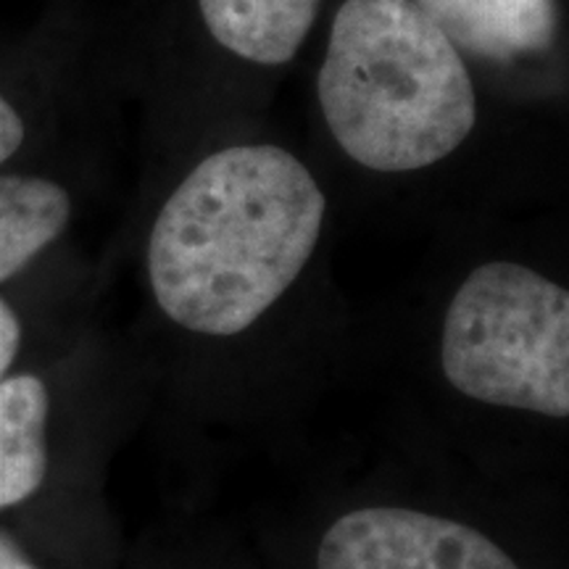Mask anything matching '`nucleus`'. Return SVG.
<instances>
[{
  "label": "nucleus",
  "instance_id": "obj_10",
  "mask_svg": "<svg viewBox=\"0 0 569 569\" xmlns=\"http://www.w3.org/2000/svg\"><path fill=\"white\" fill-rule=\"evenodd\" d=\"M21 343V327L13 309L6 301H0V380L9 372L13 356Z\"/></svg>",
  "mask_w": 569,
  "mask_h": 569
},
{
  "label": "nucleus",
  "instance_id": "obj_8",
  "mask_svg": "<svg viewBox=\"0 0 569 569\" xmlns=\"http://www.w3.org/2000/svg\"><path fill=\"white\" fill-rule=\"evenodd\" d=\"M69 217L71 201L61 184L40 177H0V282L51 246Z\"/></svg>",
  "mask_w": 569,
  "mask_h": 569
},
{
  "label": "nucleus",
  "instance_id": "obj_9",
  "mask_svg": "<svg viewBox=\"0 0 569 569\" xmlns=\"http://www.w3.org/2000/svg\"><path fill=\"white\" fill-rule=\"evenodd\" d=\"M24 142V122L17 109L0 96V163L9 161Z\"/></svg>",
  "mask_w": 569,
  "mask_h": 569
},
{
  "label": "nucleus",
  "instance_id": "obj_7",
  "mask_svg": "<svg viewBox=\"0 0 569 569\" xmlns=\"http://www.w3.org/2000/svg\"><path fill=\"white\" fill-rule=\"evenodd\" d=\"M48 390L32 375L0 380V509L17 507L48 472Z\"/></svg>",
  "mask_w": 569,
  "mask_h": 569
},
{
  "label": "nucleus",
  "instance_id": "obj_2",
  "mask_svg": "<svg viewBox=\"0 0 569 569\" xmlns=\"http://www.w3.org/2000/svg\"><path fill=\"white\" fill-rule=\"evenodd\" d=\"M317 90L332 138L375 172L432 167L478 122L465 61L415 0H343Z\"/></svg>",
  "mask_w": 569,
  "mask_h": 569
},
{
  "label": "nucleus",
  "instance_id": "obj_11",
  "mask_svg": "<svg viewBox=\"0 0 569 569\" xmlns=\"http://www.w3.org/2000/svg\"><path fill=\"white\" fill-rule=\"evenodd\" d=\"M0 569H38L9 538L0 536Z\"/></svg>",
  "mask_w": 569,
  "mask_h": 569
},
{
  "label": "nucleus",
  "instance_id": "obj_5",
  "mask_svg": "<svg viewBox=\"0 0 569 569\" xmlns=\"http://www.w3.org/2000/svg\"><path fill=\"white\" fill-rule=\"evenodd\" d=\"M457 53L515 61L543 53L559 32L557 0H415Z\"/></svg>",
  "mask_w": 569,
  "mask_h": 569
},
{
  "label": "nucleus",
  "instance_id": "obj_3",
  "mask_svg": "<svg viewBox=\"0 0 569 569\" xmlns=\"http://www.w3.org/2000/svg\"><path fill=\"white\" fill-rule=\"evenodd\" d=\"M440 365L472 401L569 417V293L536 269L490 261L448 303Z\"/></svg>",
  "mask_w": 569,
  "mask_h": 569
},
{
  "label": "nucleus",
  "instance_id": "obj_4",
  "mask_svg": "<svg viewBox=\"0 0 569 569\" xmlns=\"http://www.w3.org/2000/svg\"><path fill=\"white\" fill-rule=\"evenodd\" d=\"M317 569H522L472 525L409 507H361L325 530Z\"/></svg>",
  "mask_w": 569,
  "mask_h": 569
},
{
  "label": "nucleus",
  "instance_id": "obj_6",
  "mask_svg": "<svg viewBox=\"0 0 569 569\" xmlns=\"http://www.w3.org/2000/svg\"><path fill=\"white\" fill-rule=\"evenodd\" d=\"M211 38L253 63L290 61L315 27L322 0H198Z\"/></svg>",
  "mask_w": 569,
  "mask_h": 569
},
{
  "label": "nucleus",
  "instance_id": "obj_1",
  "mask_svg": "<svg viewBox=\"0 0 569 569\" xmlns=\"http://www.w3.org/2000/svg\"><path fill=\"white\" fill-rule=\"evenodd\" d=\"M325 213L322 188L284 148L211 153L156 217L148 243L156 303L198 336H240L309 264Z\"/></svg>",
  "mask_w": 569,
  "mask_h": 569
}]
</instances>
